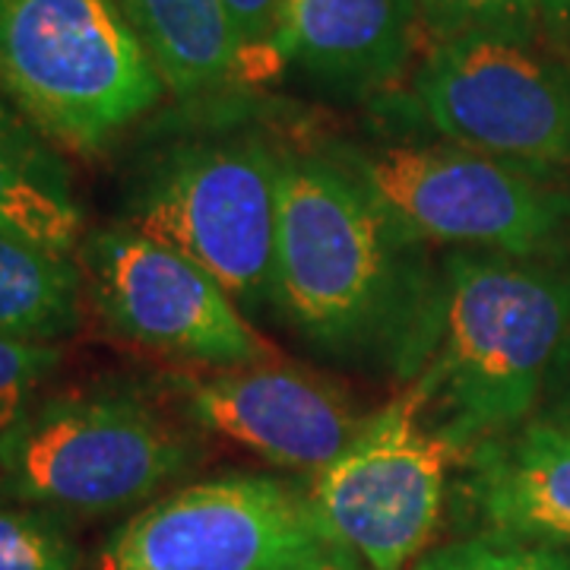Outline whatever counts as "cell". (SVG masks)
Wrapping results in <instances>:
<instances>
[{
    "label": "cell",
    "instance_id": "1",
    "mask_svg": "<svg viewBox=\"0 0 570 570\" xmlns=\"http://www.w3.org/2000/svg\"><path fill=\"white\" fill-rule=\"evenodd\" d=\"M276 314L307 346L412 384L441 314V257L326 149H285Z\"/></svg>",
    "mask_w": 570,
    "mask_h": 570
},
{
    "label": "cell",
    "instance_id": "2",
    "mask_svg": "<svg viewBox=\"0 0 570 570\" xmlns=\"http://www.w3.org/2000/svg\"><path fill=\"white\" fill-rule=\"evenodd\" d=\"M568 330V264L448 250L438 336L403 390L428 431L463 463L535 415Z\"/></svg>",
    "mask_w": 570,
    "mask_h": 570
},
{
    "label": "cell",
    "instance_id": "3",
    "mask_svg": "<svg viewBox=\"0 0 570 570\" xmlns=\"http://www.w3.org/2000/svg\"><path fill=\"white\" fill-rule=\"evenodd\" d=\"M285 146L225 127L168 142L140 171L127 228L184 254L247 317L276 311V225Z\"/></svg>",
    "mask_w": 570,
    "mask_h": 570
},
{
    "label": "cell",
    "instance_id": "4",
    "mask_svg": "<svg viewBox=\"0 0 570 570\" xmlns=\"http://www.w3.org/2000/svg\"><path fill=\"white\" fill-rule=\"evenodd\" d=\"M0 89L45 140L82 156L165 96L118 0H0Z\"/></svg>",
    "mask_w": 570,
    "mask_h": 570
},
{
    "label": "cell",
    "instance_id": "5",
    "mask_svg": "<svg viewBox=\"0 0 570 570\" xmlns=\"http://www.w3.org/2000/svg\"><path fill=\"white\" fill-rule=\"evenodd\" d=\"M326 153L431 245L570 266V190L551 168L450 140L333 142Z\"/></svg>",
    "mask_w": 570,
    "mask_h": 570
},
{
    "label": "cell",
    "instance_id": "6",
    "mask_svg": "<svg viewBox=\"0 0 570 570\" xmlns=\"http://www.w3.org/2000/svg\"><path fill=\"white\" fill-rule=\"evenodd\" d=\"M200 456L194 428L121 393L48 400L0 434V472L13 494L86 517L153 501Z\"/></svg>",
    "mask_w": 570,
    "mask_h": 570
},
{
    "label": "cell",
    "instance_id": "7",
    "mask_svg": "<svg viewBox=\"0 0 570 570\" xmlns=\"http://www.w3.org/2000/svg\"><path fill=\"white\" fill-rule=\"evenodd\" d=\"M346 554L324 530L311 491L232 472L137 510L92 570H302Z\"/></svg>",
    "mask_w": 570,
    "mask_h": 570
},
{
    "label": "cell",
    "instance_id": "8",
    "mask_svg": "<svg viewBox=\"0 0 570 570\" xmlns=\"http://www.w3.org/2000/svg\"><path fill=\"white\" fill-rule=\"evenodd\" d=\"M453 463L403 390L314 475L311 501L330 539L367 570H406L438 532Z\"/></svg>",
    "mask_w": 570,
    "mask_h": 570
},
{
    "label": "cell",
    "instance_id": "9",
    "mask_svg": "<svg viewBox=\"0 0 570 570\" xmlns=\"http://www.w3.org/2000/svg\"><path fill=\"white\" fill-rule=\"evenodd\" d=\"M412 96L444 140L539 168L570 163V73L527 41H434Z\"/></svg>",
    "mask_w": 570,
    "mask_h": 570
},
{
    "label": "cell",
    "instance_id": "10",
    "mask_svg": "<svg viewBox=\"0 0 570 570\" xmlns=\"http://www.w3.org/2000/svg\"><path fill=\"white\" fill-rule=\"evenodd\" d=\"M82 273L105 321L137 346L206 371L276 358L204 266L127 225L86 242Z\"/></svg>",
    "mask_w": 570,
    "mask_h": 570
},
{
    "label": "cell",
    "instance_id": "11",
    "mask_svg": "<svg viewBox=\"0 0 570 570\" xmlns=\"http://www.w3.org/2000/svg\"><path fill=\"white\" fill-rule=\"evenodd\" d=\"M184 406L197 428L311 475L330 466L371 415L336 381L279 362L213 367L187 381Z\"/></svg>",
    "mask_w": 570,
    "mask_h": 570
},
{
    "label": "cell",
    "instance_id": "12",
    "mask_svg": "<svg viewBox=\"0 0 570 570\" xmlns=\"http://www.w3.org/2000/svg\"><path fill=\"white\" fill-rule=\"evenodd\" d=\"M415 20L412 0H288L285 67L336 92H381L406 73Z\"/></svg>",
    "mask_w": 570,
    "mask_h": 570
},
{
    "label": "cell",
    "instance_id": "13",
    "mask_svg": "<svg viewBox=\"0 0 570 570\" xmlns=\"http://www.w3.org/2000/svg\"><path fill=\"white\" fill-rule=\"evenodd\" d=\"M463 463L469 501L489 530L570 549V428L530 419Z\"/></svg>",
    "mask_w": 570,
    "mask_h": 570
},
{
    "label": "cell",
    "instance_id": "14",
    "mask_svg": "<svg viewBox=\"0 0 570 570\" xmlns=\"http://www.w3.org/2000/svg\"><path fill=\"white\" fill-rule=\"evenodd\" d=\"M0 232L73 254L82 213L67 168L32 124L0 102Z\"/></svg>",
    "mask_w": 570,
    "mask_h": 570
},
{
    "label": "cell",
    "instance_id": "15",
    "mask_svg": "<svg viewBox=\"0 0 570 570\" xmlns=\"http://www.w3.org/2000/svg\"><path fill=\"white\" fill-rule=\"evenodd\" d=\"M137 29L165 89L206 96L242 82L238 45L223 0H118Z\"/></svg>",
    "mask_w": 570,
    "mask_h": 570
},
{
    "label": "cell",
    "instance_id": "16",
    "mask_svg": "<svg viewBox=\"0 0 570 570\" xmlns=\"http://www.w3.org/2000/svg\"><path fill=\"white\" fill-rule=\"evenodd\" d=\"M82 266L0 232V336L55 343L80 326Z\"/></svg>",
    "mask_w": 570,
    "mask_h": 570
},
{
    "label": "cell",
    "instance_id": "17",
    "mask_svg": "<svg viewBox=\"0 0 570 570\" xmlns=\"http://www.w3.org/2000/svg\"><path fill=\"white\" fill-rule=\"evenodd\" d=\"M409 570H570V549L489 530L428 549Z\"/></svg>",
    "mask_w": 570,
    "mask_h": 570
},
{
    "label": "cell",
    "instance_id": "18",
    "mask_svg": "<svg viewBox=\"0 0 570 570\" xmlns=\"http://www.w3.org/2000/svg\"><path fill=\"white\" fill-rule=\"evenodd\" d=\"M419 17L441 39L498 36L532 45L539 32L535 0H412Z\"/></svg>",
    "mask_w": 570,
    "mask_h": 570
},
{
    "label": "cell",
    "instance_id": "19",
    "mask_svg": "<svg viewBox=\"0 0 570 570\" xmlns=\"http://www.w3.org/2000/svg\"><path fill=\"white\" fill-rule=\"evenodd\" d=\"M77 542L45 510L0 508V570H80Z\"/></svg>",
    "mask_w": 570,
    "mask_h": 570
},
{
    "label": "cell",
    "instance_id": "20",
    "mask_svg": "<svg viewBox=\"0 0 570 570\" xmlns=\"http://www.w3.org/2000/svg\"><path fill=\"white\" fill-rule=\"evenodd\" d=\"M235 45L242 82L276 80L285 70V7L288 0H223Z\"/></svg>",
    "mask_w": 570,
    "mask_h": 570
},
{
    "label": "cell",
    "instance_id": "21",
    "mask_svg": "<svg viewBox=\"0 0 570 570\" xmlns=\"http://www.w3.org/2000/svg\"><path fill=\"white\" fill-rule=\"evenodd\" d=\"M61 365V352L48 343L0 336V434L26 415L32 396Z\"/></svg>",
    "mask_w": 570,
    "mask_h": 570
},
{
    "label": "cell",
    "instance_id": "22",
    "mask_svg": "<svg viewBox=\"0 0 570 570\" xmlns=\"http://www.w3.org/2000/svg\"><path fill=\"white\" fill-rule=\"evenodd\" d=\"M532 419L549 422V425L570 428V330L564 346H561L558 358H554L549 384H546V393H542V403H539Z\"/></svg>",
    "mask_w": 570,
    "mask_h": 570
},
{
    "label": "cell",
    "instance_id": "23",
    "mask_svg": "<svg viewBox=\"0 0 570 570\" xmlns=\"http://www.w3.org/2000/svg\"><path fill=\"white\" fill-rule=\"evenodd\" d=\"M539 13L551 22H570V0H535Z\"/></svg>",
    "mask_w": 570,
    "mask_h": 570
},
{
    "label": "cell",
    "instance_id": "24",
    "mask_svg": "<svg viewBox=\"0 0 570 570\" xmlns=\"http://www.w3.org/2000/svg\"><path fill=\"white\" fill-rule=\"evenodd\" d=\"M302 570H367L362 561H355L352 554H333V558H326L321 564H311V568Z\"/></svg>",
    "mask_w": 570,
    "mask_h": 570
}]
</instances>
